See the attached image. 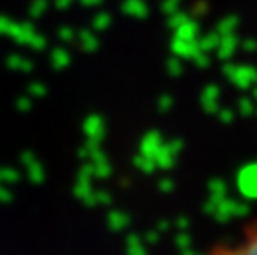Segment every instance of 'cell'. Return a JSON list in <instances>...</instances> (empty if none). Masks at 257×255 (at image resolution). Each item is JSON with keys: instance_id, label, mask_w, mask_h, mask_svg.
I'll return each mask as SVG.
<instances>
[{"instance_id": "obj_1", "label": "cell", "mask_w": 257, "mask_h": 255, "mask_svg": "<svg viewBox=\"0 0 257 255\" xmlns=\"http://www.w3.org/2000/svg\"><path fill=\"white\" fill-rule=\"evenodd\" d=\"M205 255H257V219L247 223L237 237L213 245Z\"/></svg>"}]
</instances>
